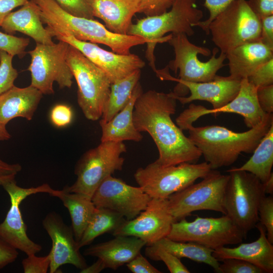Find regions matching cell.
Returning <instances> with one entry per match:
<instances>
[{"instance_id":"cell-49","label":"cell","mask_w":273,"mask_h":273,"mask_svg":"<svg viewBox=\"0 0 273 273\" xmlns=\"http://www.w3.org/2000/svg\"><path fill=\"white\" fill-rule=\"evenodd\" d=\"M29 0H0V26L6 17L15 8L22 6Z\"/></svg>"},{"instance_id":"cell-47","label":"cell","mask_w":273,"mask_h":273,"mask_svg":"<svg viewBox=\"0 0 273 273\" xmlns=\"http://www.w3.org/2000/svg\"><path fill=\"white\" fill-rule=\"evenodd\" d=\"M252 11L259 18L273 15V0H248Z\"/></svg>"},{"instance_id":"cell-24","label":"cell","mask_w":273,"mask_h":273,"mask_svg":"<svg viewBox=\"0 0 273 273\" xmlns=\"http://www.w3.org/2000/svg\"><path fill=\"white\" fill-rule=\"evenodd\" d=\"M225 55L230 76L241 80L249 77L259 67L273 58V49L257 40L239 46Z\"/></svg>"},{"instance_id":"cell-44","label":"cell","mask_w":273,"mask_h":273,"mask_svg":"<svg viewBox=\"0 0 273 273\" xmlns=\"http://www.w3.org/2000/svg\"><path fill=\"white\" fill-rule=\"evenodd\" d=\"M257 99L262 110L265 113L273 112V84L257 88Z\"/></svg>"},{"instance_id":"cell-30","label":"cell","mask_w":273,"mask_h":273,"mask_svg":"<svg viewBox=\"0 0 273 273\" xmlns=\"http://www.w3.org/2000/svg\"><path fill=\"white\" fill-rule=\"evenodd\" d=\"M140 77L139 69L111 84L109 97L100 120L109 121L127 105Z\"/></svg>"},{"instance_id":"cell-4","label":"cell","mask_w":273,"mask_h":273,"mask_svg":"<svg viewBox=\"0 0 273 273\" xmlns=\"http://www.w3.org/2000/svg\"><path fill=\"white\" fill-rule=\"evenodd\" d=\"M197 0H175L170 8L162 14L147 16L132 24L127 34L148 39L146 56L155 72L154 49L158 43L167 42L172 34L192 36L195 32L192 24L201 21L203 12L197 8Z\"/></svg>"},{"instance_id":"cell-23","label":"cell","mask_w":273,"mask_h":273,"mask_svg":"<svg viewBox=\"0 0 273 273\" xmlns=\"http://www.w3.org/2000/svg\"><path fill=\"white\" fill-rule=\"evenodd\" d=\"M1 26L9 34L18 31L30 36L36 43L47 45L54 43L53 36L43 26L39 8L33 0L28 1L20 9L9 14Z\"/></svg>"},{"instance_id":"cell-39","label":"cell","mask_w":273,"mask_h":273,"mask_svg":"<svg viewBox=\"0 0 273 273\" xmlns=\"http://www.w3.org/2000/svg\"><path fill=\"white\" fill-rule=\"evenodd\" d=\"M235 0H205L204 6L208 10L209 16L207 19L192 24V27L201 28L206 34H209L208 26L211 21Z\"/></svg>"},{"instance_id":"cell-41","label":"cell","mask_w":273,"mask_h":273,"mask_svg":"<svg viewBox=\"0 0 273 273\" xmlns=\"http://www.w3.org/2000/svg\"><path fill=\"white\" fill-rule=\"evenodd\" d=\"M50 255L38 257L35 254L27 255L22 261L25 273H47L50 268Z\"/></svg>"},{"instance_id":"cell-36","label":"cell","mask_w":273,"mask_h":273,"mask_svg":"<svg viewBox=\"0 0 273 273\" xmlns=\"http://www.w3.org/2000/svg\"><path fill=\"white\" fill-rule=\"evenodd\" d=\"M29 43V38L18 37L0 31V50L13 56L17 55L20 58L23 57L27 53L25 49Z\"/></svg>"},{"instance_id":"cell-21","label":"cell","mask_w":273,"mask_h":273,"mask_svg":"<svg viewBox=\"0 0 273 273\" xmlns=\"http://www.w3.org/2000/svg\"><path fill=\"white\" fill-rule=\"evenodd\" d=\"M259 232L257 240L241 243L235 248L225 246L213 251V256L218 261L228 258H238L245 260L259 267L263 272H273V245L267 239L264 226L257 223Z\"/></svg>"},{"instance_id":"cell-28","label":"cell","mask_w":273,"mask_h":273,"mask_svg":"<svg viewBox=\"0 0 273 273\" xmlns=\"http://www.w3.org/2000/svg\"><path fill=\"white\" fill-rule=\"evenodd\" d=\"M51 196L60 199L68 210L74 238L78 243L96 209L92 199L82 194L69 192L64 188L54 190Z\"/></svg>"},{"instance_id":"cell-2","label":"cell","mask_w":273,"mask_h":273,"mask_svg":"<svg viewBox=\"0 0 273 273\" xmlns=\"http://www.w3.org/2000/svg\"><path fill=\"white\" fill-rule=\"evenodd\" d=\"M273 124L272 113L266 114L255 126L244 132H235L218 125L190 126L188 138L200 150L211 169L234 163L242 153H252Z\"/></svg>"},{"instance_id":"cell-27","label":"cell","mask_w":273,"mask_h":273,"mask_svg":"<svg viewBox=\"0 0 273 273\" xmlns=\"http://www.w3.org/2000/svg\"><path fill=\"white\" fill-rule=\"evenodd\" d=\"M143 93L139 82L133 89L132 95L127 105L110 120H100L102 129L101 142L124 141L140 142L143 138L142 132L135 128L133 121V111L136 100Z\"/></svg>"},{"instance_id":"cell-6","label":"cell","mask_w":273,"mask_h":273,"mask_svg":"<svg viewBox=\"0 0 273 273\" xmlns=\"http://www.w3.org/2000/svg\"><path fill=\"white\" fill-rule=\"evenodd\" d=\"M126 152L123 142H101L96 147L85 152L76 163L74 173L75 183L64 189L92 197L101 183L115 171L122 170L124 158L122 155Z\"/></svg>"},{"instance_id":"cell-35","label":"cell","mask_w":273,"mask_h":273,"mask_svg":"<svg viewBox=\"0 0 273 273\" xmlns=\"http://www.w3.org/2000/svg\"><path fill=\"white\" fill-rule=\"evenodd\" d=\"M64 10L75 16L94 19L93 0H55Z\"/></svg>"},{"instance_id":"cell-18","label":"cell","mask_w":273,"mask_h":273,"mask_svg":"<svg viewBox=\"0 0 273 273\" xmlns=\"http://www.w3.org/2000/svg\"><path fill=\"white\" fill-rule=\"evenodd\" d=\"M46 28L57 39L64 41L79 50L105 73L111 83L145 66V62L135 54L122 55L109 52L96 43L79 40L69 34Z\"/></svg>"},{"instance_id":"cell-17","label":"cell","mask_w":273,"mask_h":273,"mask_svg":"<svg viewBox=\"0 0 273 273\" xmlns=\"http://www.w3.org/2000/svg\"><path fill=\"white\" fill-rule=\"evenodd\" d=\"M151 199L140 187L129 185L112 175L101 183L92 197L96 207L116 212L126 220L139 215L146 208Z\"/></svg>"},{"instance_id":"cell-51","label":"cell","mask_w":273,"mask_h":273,"mask_svg":"<svg viewBox=\"0 0 273 273\" xmlns=\"http://www.w3.org/2000/svg\"><path fill=\"white\" fill-rule=\"evenodd\" d=\"M105 266L102 261L98 258L97 260L89 266H86L80 270L82 273H98L105 269Z\"/></svg>"},{"instance_id":"cell-8","label":"cell","mask_w":273,"mask_h":273,"mask_svg":"<svg viewBox=\"0 0 273 273\" xmlns=\"http://www.w3.org/2000/svg\"><path fill=\"white\" fill-rule=\"evenodd\" d=\"M212 41L221 53L226 54L237 47L259 40L260 18L246 0H235L210 23Z\"/></svg>"},{"instance_id":"cell-7","label":"cell","mask_w":273,"mask_h":273,"mask_svg":"<svg viewBox=\"0 0 273 273\" xmlns=\"http://www.w3.org/2000/svg\"><path fill=\"white\" fill-rule=\"evenodd\" d=\"M224 197L225 215L245 235L259 221L258 207L265 196L263 184L253 174L229 169Z\"/></svg>"},{"instance_id":"cell-34","label":"cell","mask_w":273,"mask_h":273,"mask_svg":"<svg viewBox=\"0 0 273 273\" xmlns=\"http://www.w3.org/2000/svg\"><path fill=\"white\" fill-rule=\"evenodd\" d=\"M12 55L0 50V96L10 89L18 76L17 70L12 65Z\"/></svg>"},{"instance_id":"cell-9","label":"cell","mask_w":273,"mask_h":273,"mask_svg":"<svg viewBox=\"0 0 273 273\" xmlns=\"http://www.w3.org/2000/svg\"><path fill=\"white\" fill-rule=\"evenodd\" d=\"M211 170L206 162L163 165L154 161L134 173L136 183L151 198L167 199L205 177Z\"/></svg>"},{"instance_id":"cell-11","label":"cell","mask_w":273,"mask_h":273,"mask_svg":"<svg viewBox=\"0 0 273 273\" xmlns=\"http://www.w3.org/2000/svg\"><path fill=\"white\" fill-rule=\"evenodd\" d=\"M246 235L226 215L219 217L197 216L192 221L186 218L172 224L167 236L179 242H194L213 250L242 242Z\"/></svg>"},{"instance_id":"cell-53","label":"cell","mask_w":273,"mask_h":273,"mask_svg":"<svg viewBox=\"0 0 273 273\" xmlns=\"http://www.w3.org/2000/svg\"><path fill=\"white\" fill-rule=\"evenodd\" d=\"M11 138L6 128V125H5L0 122V141H7Z\"/></svg>"},{"instance_id":"cell-50","label":"cell","mask_w":273,"mask_h":273,"mask_svg":"<svg viewBox=\"0 0 273 273\" xmlns=\"http://www.w3.org/2000/svg\"><path fill=\"white\" fill-rule=\"evenodd\" d=\"M22 169L19 164H9L0 158V176L16 175Z\"/></svg>"},{"instance_id":"cell-40","label":"cell","mask_w":273,"mask_h":273,"mask_svg":"<svg viewBox=\"0 0 273 273\" xmlns=\"http://www.w3.org/2000/svg\"><path fill=\"white\" fill-rule=\"evenodd\" d=\"M247 79L257 88L273 84V58L259 67Z\"/></svg>"},{"instance_id":"cell-13","label":"cell","mask_w":273,"mask_h":273,"mask_svg":"<svg viewBox=\"0 0 273 273\" xmlns=\"http://www.w3.org/2000/svg\"><path fill=\"white\" fill-rule=\"evenodd\" d=\"M69 45L63 40L52 45L36 43L35 48L28 52L31 57L28 68L31 85L47 95L54 93L55 81L60 88L71 87L73 75L66 61Z\"/></svg>"},{"instance_id":"cell-48","label":"cell","mask_w":273,"mask_h":273,"mask_svg":"<svg viewBox=\"0 0 273 273\" xmlns=\"http://www.w3.org/2000/svg\"><path fill=\"white\" fill-rule=\"evenodd\" d=\"M18 255L17 250L0 238V269L14 262Z\"/></svg>"},{"instance_id":"cell-38","label":"cell","mask_w":273,"mask_h":273,"mask_svg":"<svg viewBox=\"0 0 273 273\" xmlns=\"http://www.w3.org/2000/svg\"><path fill=\"white\" fill-rule=\"evenodd\" d=\"M215 271L217 273H262L263 271L257 266L245 260L238 258H228L222 260Z\"/></svg>"},{"instance_id":"cell-3","label":"cell","mask_w":273,"mask_h":273,"mask_svg":"<svg viewBox=\"0 0 273 273\" xmlns=\"http://www.w3.org/2000/svg\"><path fill=\"white\" fill-rule=\"evenodd\" d=\"M40 10L47 27L73 36L77 39L109 47L113 52L130 54L131 48L150 41L141 36L114 33L95 19L73 16L64 10L55 0H33Z\"/></svg>"},{"instance_id":"cell-26","label":"cell","mask_w":273,"mask_h":273,"mask_svg":"<svg viewBox=\"0 0 273 273\" xmlns=\"http://www.w3.org/2000/svg\"><path fill=\"white\" fill-rule=\"evenodd\" d=\"M93 15L102 19L110 31L127 34L132 17L141 12L140 0H93Z\"/></svg>"},{"instance_id":"cell-20","label":"cell","mask_w":273,"mask_h":273,"mask_svg":"<svg viewBox=\"0 0 273 273\" xmlns=\"http://www.w3.org/2000/svg\"><path fill=\"white\" fill-rule=\"evenodd\" d=\"M42 225L52 241L50 251V272H57L64 264L73 265L80 270L87 266L80 252L71 226L66 224L55 212L49 213L42 220Z\"/></svg>"},{"instance_id":"cell-25","label":"cell","mask_w":273,"mask_h":273,"mask_svg":"<svg viewBox=\"0 0 273 273\" xmlns=\"http://www.w3.org/2000/svg\"><path fill=\"white\" fill-rule=\"evenodd\" d=\"M42 95L31 85L23 88L14 85L0 96V122L6 125L16 117L31 120Z\"/></svg>"},{"instance_id":"cell-46","label":"cell","mask_w":273,"mask_h":273,"mask_svg":"<svg viewBox=\"0 0 273 273\" xmlns=\"http://www.w3.org/2000/svg\"><path fill=\"white\" fill-rule=\"evenodd\" d=\"M260 19L261 34L259 40L273 49V15L263 17Z\"/></svg>"},{"instance_id":"cell-22","label":"cell","mask_w":273,"mask_h":273,"mask_svg":"<svg viewBox=\"0 0 273 273\" xmlns=\"http://www.w3.org/2000/svg\"><path fill=\"white\" fill-rule=\"evenodd\" d=\"M115 237L109 241L90 246L84 250V255L97 257L102 261L106 268L116 270L133 259L146 245L136 237Z\"/></svg>"},{"instance_id":"cell-14","label":"cell","mask_w":273,"mask_h":273,"mask_svg":"<svg viewBox=\"0 0 273 273\" xmlns=\"http://www.w3.org/2000/svg\"><path fill=\"white\" fill-rule=\"evenodd\" d=\"M166 67L156 70L155 72L162 80L177 82L170 92L181 104L194 101H205L211 103L213 109L219 108L233 100L238 94L241 80L229 76L216 75L214 79L207 82H189L173 77Z\"/></svg>"},{"instance_id":"cell-31","label":"cell","mask_w":273,"mask_h":273,"mask_svg":"<svg viewBox=\"0 0 273 273\" xmlns=\"http://www.w3.org/2000/svg\"><path fill=\"white\" fill-rule=\"evenodd\" d=\"M126 219L118 213L105 208H97L78 242L80 249L90 244L95 239L106 233H112Z\"/></svg>"},{"instance_id":"cell-5","label":"cell","mask_w":273,"mask_h":273,"mask_svg":"<svg viewBox=\"0 0 273 273\" xmlns=\"http://www.w3.org/2000/svg\"><path fill=\"white\" fill-rule=\"evenodd\" d=\"M66 61L77 84V102L83 114L88 120H99L109 97L111 84L109 78L102 70L70 44Z\"/></svg>"},{"instance_id":"cell-54","label":"cell","mask_w":273,"mask_h":273,"mask_svg":"<svg viewBox=\"0 0 273 273\" xmlns=\"http://www.w3.org/2000/svg\"><path fill=\"white\" fill-rule=\"evenodd\" d=\"M15 174L5 176H0V186H3L5 183L14 180L15 178Z\"/></svg>"},{"instance_id":"cell-1","label":"cell","mask_w":273,"mask_h":273,"mask_svg":"<svg viewBox=\"0 0 273 273\" xmlns=\"http://www.w3.org/2000/svg\"><path fill=\"white\" fill-rule=\"evenodd\" d=\"M176 101L170 93L149 90L138 97L134 106V126L139 131L147 132L151 136L159 152L155 161L163 165L196 163L202 156L171 119Z\"/></svg>"},{"instance_id":"cell-43","label":"cell","mask_w":273,"mask_h":273,"mask_svg":"<svg viewBox=\"0 0 273 273\" xmlns=\"http://www.w3.org/2000/svg\"><path fill=\"white\" fill-rule=\"evenodd\" d=\"M72 118V110L68 105L58 104L51 110L50 119L53 124L57 127H62L69 125Z\"/></svg>"},{"instance_id":"cell-16","label":"cell","mask_w":273,"mask_h":273,"mask_svg":"<svg viewBox=\"0 0 273 273\" xmlns=\"http://www.w3.org/2000/svg\"><path fill=\"white\" fill-rule=\"evenodd\" d=\"M256 93L257 87L247 78L243 79L238 94L231 102L219 108L211 109L190 104L176 118V124L181 130H187L198 119L205 115L233 113L243 117L246 126L252 128L258 124L266 114L259 105Z\"/></svg>"},{"instance_id":"cell-32","label":"cell","mask_w":273,"mask_h":273,"mask_svg":"<svg viewBox=\"0 0 273 273\" xmlns=\"http://www.w3.org/2000/svg\"><path fill=\"white\" fill-rule=\"evenodd\" d=\"M178 258H187L218 269L219 263L212 255L214 250L192 242L176 241L165 237L154 243Z\"/></svg>"},{"instance_id":"cell-19","label":"cell","mask_w":273,"mask_h":273,"mask_svg":"<svg viewBox=\"0 0 273 273\" xmlns=\"http://www.w3.org/2000/svg\"><path fill=\"white\" fill-rule=\"evenodd\" d=\"M175 221L169 212L167 199L152 198L139 215L126 220L112 234L114 236L136 237L150 245L167 237Z\"/></svg>"},{"instance_id":"cell-52","label":"cell","mask_w":273,"mask_h":273,"mask_svg":"<svg viewBox=\"0 0 273 273\" xmlns=\"http://www.w3.org/2000/svg\"><path fill=\"white\" fill-rule=\"evenodd\" d=\"M263 184L265 194H273V173H272L267 180Z\"/></svg>"},{"instance_id":"cell-33","label":"cell","mask_w":273,"mask_h":273,"mask_svg":"<svg viewBox=\"0 0 273 273\" xmlns=\"http://www.w3.org/2000/svg\"><path fill=\"white\" fill-rule=\"evenodd\" d=\"M145 253L151 260L162 261L171 273L190 272L179 258L155 244L147 245Z\"/></svg>"},{"instance_id":"cell-10","label":"cell","mask_w":273,"mask_h":273,"mask_svg":"<svg viewBox=\"0 0 273 273\" xmlns=\"http://www.w3.org/2000/svg\"><path fill=\"white\" fill-rule=\"evenodd\" d=\"M229 177V174L211 169L201 181L194 183L167 198L170 214L176 221L196 211L212 210L225 215L224 197Z\"/></svg>"},{"instance_id":"cell-15","label":"cell","mask_w":273,"mask_h":273,"mask_svg":"<svg viewBox=\"0 0 273 273\" xmlns=\"http://www.w3.org/2000/svg\"><path fill=\"white\" fill-rule=\"evenodd\" d=\"M2 186L10 196L11 206L4 220L0 223V238L27 255L35 254L41 250L42 247L28 237L27 226L22 218L20 205L30 195L39 193H47L51 195L54 190L47 184L36 187L22 188L17 185L15 179Z\"/></svg>"},{"instance_id":"cell-37","label":"cell","mask_w":273,"mask_h":273,"mask_svg":"<svg viewBox=\"0 0 273 273\" xmlns=\"http://www.w3.org/2000/svg\"><path fill=\"white\" fill-rule=\"evenodd\" d=\"M260 223L265 229L268 240L273 244V197L265 196L261 200L258 207Z\"/></svg>"},{"instance_id":"cell-42","label":"cell","mask_w":273,"mask_h":273,"mask_svg":"<svg viewBox=\"0 0 273 273\" xmlns=\"http://www.w3.org/2000/svg\"><path fill=\"white\" fill-rule=\"evenodd\" d=\"M175 0H140L141 12L147 16L162 14L168 11Z\"/></svg>"},{"instance_id":"cell-45","label":"cell","mask_w":273,"mask_h":273,"mask_svg":"<svg viewBox=\"0 0 273 273\" xmlns=\"http://www.w3.org/2000/svg\"><path fill=\"white\" fill-rule=\"evenodd\" d=\"M128 269L133 273H161L140 253L133 259L126 263Z\"/></svg>"},{"instance_id":"cell-29","label":"cell","mask_w":273,"mask_h":273,"mask_svg":"<svg viewBox=\"0 0 273 273\" xmlns=\"http://www.w3.org/2000/svg\"><path fill=\"white\" fill-rule=\"evenodd\" d=\"M272 165L273 124L262 138L250 159L241 166L231 169L250 172L264 183L272 173Z\"/></svg>"},{"instance_id":"cell-12","label":"cell","mask_w":273,"mask_h":273,"mask_svg":"<svg viewBox=\"0 0 273 273\" xmlns=\"http://www.w3.org/2000/svg\"><path fill=\"white\" fill-rule=\"evenodd\" d=\"M167 42L173 48L175 57L167 65L169 69L176 74L179 70V80L189 82H207L213 80L216 73L225 64L226 55L220 53L216 57L218 49L214 48L212 55L206 62L201 61L199 54L209 57L211 51L207 48L192 43L185 34H172Z\"/></svg>"}]
</instances>
